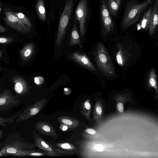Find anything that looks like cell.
I'll return each instance as SVG.
<instances>
[{
    "instance_id": "cell-26",
    "label": "cell",
    "mask_w": 158,
    "mask_h": 158,
    "mask_svg": "<svg viewBox=\"0 0 158 158\" xmlns=\"http://www.w3.org/2000/svg\"><path fill=\"white\" fill-rule=\"evenodd\" d=\"M19 114H16L8 118L0 117V126L6 127V124H10L14 123Z\"/></svg>"
},
{
    "instance_id": "cell-34",
    "label": "cell",
    "mask_w": 158,
    "mask_h": 158,
    "mask_svg": "<svg viewBox=\"0 0 158 158\" xmlns=\"http://www.w3.org/2000/svg\"><path fill=\"white\" fill-rule=\"evenodd\" d=\"M85 131L87 133L91 135H94L96 133V131L94 129L91 128L86 129Z\"/></svg>"
},
{
    "instance_id": "cell-21",
    "label": "cell",
    "mask_w": 158,
    "mask_h": 158,
    "mask_svg": "<svg viewBox=\"0 0 158 158\" xmlns=\"http://www.w3.org/2000/svg\"><path fill=\"white\" fill-rule=\"evenodd\" d=\"M44 153L36 150L30 149L22 151L14 154L13 156H40L45 155Z\"/></svg>"
},
{
    "instance_id": "cell-31",
    "label": "cell",
    "mask_w": 158,
    "mask_h": 158,
    "mask_svg": "<svg viewBox=\"0 0 158 158\" xmlns=\"http://www.w3.org/2000/svg\"><path fill=\"white\" fill-rule=\"evenodd\" d=\"M52 148L58 152L60 155H67L71 154H73V152L70 150H67L66 151H63L58 148H55L54 147L52 146Z\"/></svg>"
},
{
    "instance_id": "cell-42",
    "label": "cell",
    "mask_w": 158,
    "mask_h": 158,
    "mask_svg": "<svg viewBox=\"0 0 158 158\" xmlns=\"http://www.w3.org/2000/svg\"><path fill=\"white\" fill-rule=\"evenodd\" d=\"M0 11H1V4L0 3Z\"/></svg>"
},
{
    "instance_id": "cell-41",
    "label": "cell",
    "mask_w": 158,
    "mask_h": 158,
    "mask_svg": "<svg viewBox=\"0 0 158 158\" xmlns=\"http://www.w3.org/2000/svg\"><path fill=\"white\" fill-rule=\"evenodd\" d=\"M2 146V143H0V150H1Z\"/></svg>"
},
{
    "instance_id": "cell-5",
    "label": "cell",
    "mask_w": 158,
    "mask_h": 158,
    "mask_svg": "<svg viewBox=\"0 0 158 158\" xmlns=\"http://www.w3.org/2000/svg\"><path fill=\"white\" fill-rule=\"evenodd\" d=\"M47 100L43 98L27 107L21 114H19L15 120V123L28 119L38 114L46 104Z\"/></svg>"
},
{
    "instance_id": "cell-19",
    "label": "cell",
    "mask_w": 158,
    "mask_h": 158,
    "mask_svg": "<svg viewBox=\"0 0 158 158\" xmlns=\"http://www.w3.org/2000/svg\"><path fill=\"white\" fill-rule=\"evenodd\" d=\"M103 114V107L100 101H96L94 109L93 118L96 122L99 123L101 120Z\"/></svg>"
},
{
    "instance_id": "cell-30",
    "label": "cell",
    "mask_w": 158,
    "mask_h": 158,
    "mask_svg": "<svg viewBox=\"0 0 158 158\" xmlns=\"http://www.w3.org/2000/svg\"><path fill=\"white\" fill-rule=\"evenodd\" d=\"M44 81V79L42 76H39L34 78V81L37 85H40L42 84Z\"/></svg>"
},
{
    "instance_id": "cell-40",
    "label": "cell",
    "mask_w": 158,
    "mask_h": 158,
    "mask_svg": "<svg viewBox=\"0 0 158 158\" xmlns=\"http://www.w3.org/2000/svg\"><path fill=\"white\" fill-rule=\"evenodd\" d=\"M3 55V52L2 50H0V58Z\"/></svg>"
},
{
    "instance_id": "cell-2",
    "label": "cell",
    "mask_w": 158,
    "mask_h": 158,
    "mask_svg": "<svg viewBox=\"0 0 158 158\" xmlns=\"http://www.w3.org/2000/svg\"><path fill=\"white\" fill-rule=\"evenodd\" d=\"M151 2V0H146L140 3L135 0L128 2L122 17L121 22L122 28L123 29H127L137 21Z\"/></svg>"
},
{
    "instance_id": "cell-29",
    "label": "cell",
    "mask_w": 158,
    "mask_h": 158,
    "mask_svg": "<svg viewBox=\"0 0 158 158\" xmlns=\"http://www.w3.org/2000/svg\"><path fill=\"white\" fill-rule=\"evenodd\" d=\"M13 38L6 36H0V44H7L14 41Z\"/></svg>"
},
{
    "instance_id": "cell-32",
    "label": "cell",
    "mask_w": 158,
    "mask_h": 158,
    "mask_svg": "<svg viewBox=\"0 0 158 158\" xmlns=\"http://www.w3.org/2000/svg\"><path fill=\"white\" fill-rule=\"evenodd\" d=\"M117 107L118 111L120 112H123L124 111L123 104L121 102L117 103Z\"/></svg>"
},
{
    "instance_id": "cell-23",
    "label": "cell",
    "mask_w": 158,
    "mask_h": 158,
    "mask_svg": "<svg viewBox=\"0 0 158 158\" xmlns=\"http://www.w3.org/2000/svg\"><path fill=\"white\" fill-rule=\"evenodd\" d=\"M157 77L155 70L152 69L150 71L148 78V86L154 89L158 94Z\"/></svg>"
},
{
    "instance_id": "cell-25",
    "label": "cell",
    "mask_w": 158,
    "mask_h": 158,
    "mask_svg": "<svg viewBox=\"0 0 158 158\" xmlns=\"http://www.w3.org/2000/svg\"><path fill=\"white\" fill-rule=\"evenodd\" d=\"M12 13L17 17L23 23L30 28L32 27V25L30 20L24 14L21 12H12Z\"/></svg>"
},
{
    "instance_id": "cell-15",
    "label": "cell",
    "mask_w": 158,
    "mask_h": 158,
    "mask_svg": "<svg viewBox=\"0 0 158 158\" xmlns=\"http://www.w3.org/2000/svg\"><path fill=\"white\" fill-rule=\"evenodd\" d=\"M35 49V45L33 43H30L26 44L20 52V56L22 60L25 62L28 61L33 55Z\"/></svg>"
},
{
    "instance_id": "cell-20",
    "label": "cell",
    "mask_w": 158,
    "mask_h": 158,
    "mask_svg": "<svg viewBox=\"0 0 158 158\" xmlns=\"http://www.w3.org/2000/svg\"><path fill=\"white\" fill-rule=\"evenodd\" d=\"M80 106L81 112L82 115L86 119L89 120L91 110L90 100L87 99L81 103Z\"/></svg>"
},
{
    "instance_id": "cell-6",
    "label": "cell",
    "mask_w": 158,
    "mask_h": 158,
    "mask_svg": "<svg viewBox=\"0 0 158 158\" xmlns=\"http://www.w3.org/2000/svg\"><path fill=\"white\" fill-rule=\"evenodd\" d=\"M87 15V0H80L75 11V16L79 23V31L81 38L83 37L85 33Z\"/></svg>"
},
{
    "instance_id": "cell-24",
    "label": "cell",
    "mask_w": 158,
    "mask_h": 158,
    "mask_svg": "<svg viewBox=\"0 0 158 158\" xmlns=\"http://www.w3.org/2000/svg\"><path fill=\"white\" fill-rule=\"evenodd\" d=\"M37 13L40 19L44 21L46 19V14L43 0H39L36 3Z\"/></svg>"
},
{
    "instance_id": "cell-13",
    "label": "cell",
    "mask_w": 158,
    "mask_h": 158,
    "mask_svg": "<svg viewBox=\"0 0 158 158\" xmlns=\"http://www.w3.org/2000/svg\"><path fill=\"white\" fill-rule=\"evenodd\" d=\"M12 80L14 84V90L17 94L21 95L27 92V84L23 78L19 76H15L13 77Z\"/></svg>"
},
{
    "instance_id": "cell-38",
    "label": "cell",
    "mask_w": 158,
    "mask_h": 158,
    "mask_svg": "<svg viewBox=\"0 0 158 158\" xmlns=\"http://www.w3.org/2000/svg\"><path fill=\"white\" fill-rule=\"evenodd\" d=\"M11 156L10 154L3 152L0 151V156Z\"/></svg>"
},
{
    "instance_id": "cell-11",
    "label": "cell",
    "mask_w": 158,
    "mask_h": 158,
    "mask_svg": "<svg viewBox=\"0 0 158 158\" xmlns=\"http://www.w3.org/2000/svg\"><path fill=\"white\" fill-rule=\"evenodd\" d=\"M70 57L74 61L85 68L92 71H96L95 67L85 53L75 52L72 54Z\"/></svg>"
},
{
    "instance_id": "cell-14",
    "label": "cell",
    "mask_w": 158,
    "mask_h": 158,
    "mask_svg": "<svg viewBox=\"0 0 158 158\" xmlns=\"http://www.w3.org/2000/svg\"><path fill=\"white\" fill-rule=\"evenodd\" d=\"M57 119L60 123L65 124L70 129L78 127L81 123V121L77 118L66 115L60 116Z\"/></svg>"
},
{
    "instance_id": "cell-12",
    "label": "cell",
    "mask_w": 158,
    "mask_h": 158,
    "mask_svg": "<svg viewBox=\"0 0 158 158\" xmlns=\"http://www.w3.org/2000/svg\"><path fill=\"white\" fill-rule=\"evenodd\" d=\"M158 24V0H155L152 9L150 22L148 27L149 33L151 36L155 31Z\"/></svg>"
},
{
    "instance_id": "cell-33",
    "label": "cell",
    "mask_w": 158,
    "mask_h": 158,
    "mask_svg": "<svg viewBox=\"0 0 158 158\" xmlns=\"http://www.w3.org/2000/svg\"><path fill=\"white\" fill-rule=\"evenodd\" d=\"M95 149L98 152L102 151L104 149L103 146L101 144H98L96 145L94 147Z\"/></svg>"
},
{
    "instance_id": "cell-1",
    "label": "cell",
    "mask_w": 158,
    "mask_h": 158,
    "mask_svg": "<svg viewBox=\"0 0 158 158\" xmlns=\"http://www.w3.org/2000/svg\"><path fill=\"white\" fill-rule=\"evenodd\" d=\"M0 151L11 156L23 150L33 149L36 146L30 141L25 140L21 136L20 132L14 131L8 134L6 140L2 143Z\"/></svg>"
},
{
    "instance_id": "cell-27",
    "label": "cell",
    "mask_w": 158,
    "mask_h": 158,
    "mask_svg": "<svg viewBox=\"0 0 158 158\" xmlns=\"http://www.w3.org/2000/svg\"><path fill=\"white\" fill-rule=\"evenodd\" d=\"M100 13L101 18H104L110 15V12L106 0H102Z\"/></svg>"
},
{
    "instance_id": "cell-10",
    "label": "cell",
    "mask_w": 158,
    "mask_h": 158,
    "mask_svg": "<svg viewBox=\"0 0 158 158\" xmlns=\"http://www.w3.org/2000/svg\"><path fill=\"white\" fill-rule=\"evenodd\" d=\"M35 128L39 132L45 135L50 136L54 139L58 138L54 127L50 123L44 120H41L35 123Z\"/></svg>"
},
{
    "instance_id": "cell-17",
    "label": "cell",
    "mask_w": 158,
    "mask_h": 158,
    "mask_svg": "<svg viewBox=\"0 0 158 158\" xmlns=\"http://www.w3.org/2000/svg\"><path fill=\"white\" fill-rule=\"evenodd\" d=\"M152 9V8H149L144 13L140 21L139 24L138 25V28L143 29L144 30L148 29Z\"/></svg>"
},
{
    "instance_id": "cell-7",
    "label": "cell",
    "mask_w": 158,
    "mask_h": 158,
    "mask_svg": "<svg viewBox=\"0 0 158 158\" xmlns=\"http://www.w3.org/2000/svg\"><path fill=\"white\" fill-rule=\"evenodd\" d=\"M4 14L5 17L4 20L10 27L24 33H29L31 31V28L23 23L11 11L6 10Z\"/></svg>"
},
{
    "instance_id": "cell-18",
    "label": "cell",
    "mask_w": 158,
    "mask_h": 158,
    "mask_svg": "<svg viewBox=\"0 0 158 158\" xmlns=\"http://www.w3.org/2000/svg\"><path fill=\"white\" fill-rule=\"evenodd\" d=\"M76 23L74 24L70 35L69 46L71 47L75 45H80L81 41L77 31Z\"/></svg>"
},
{
    "instance_id": "cell-36",
    "label": "cell",
    "mask_w": 158,
    "mask_h": 158,
    "mask_svg": "<svg viewBox=\"0 0 158 158\" xmlns=\"http://www.w3.org/2000/svg\"><path fill=\"white\" fill-rule=\"evenodd\" d=\"M64 92L66 95L69 94L71 93V90L68 88H65L64 89Z\"/></svg>"
},
{
    "instance_id": "cell-9",
    "label": "cell",
    "mask_w": 158,
    "mask_h": 158,
    "mask_svg": "<svg viewBox=\"0 0 158 158\" xmlns=\"http://www.w3.org/2000/svg\"><path fill=\"white\" fill-rule=\"evenodd\" d=\"M32 137L34 144L36 147L45 151L46 155L52 156L60 155L52 148L51 145L48 143L35 131L33 132Z\"/></svg>"
},
{
    "instance_id": "cell-37",
    "label": "cell",
    "mask_w": 158,
    "mask_h": 158,
    "mask_svg": "<svg viewBox=\"0 0 158 158\" xmlns=\"http://www.w3.org/2000/svg\"><path fill=\"white\" fill-rule=\"evenodd\" d=\"M6 28L0 25V33H3L6 31Z\"/></svg>"
},
{
    "instance_id": "cell-4",
    "label": "cell",
    "mask_w": 158,
    "mask_h": 158,
    "mask_svg": "<svg viewBox=\"0 0 158 158\" xmlns=\"http://www.w3.org/2000/svg\"><path fill=\"white\" fill-rule=\"evenodd\" d=\"M73 0H67L60 18L58 32L55 40L56 47H59L64 40L66 28L71 15Z\"/></svg>"
},
{
    "instance_id": "cell-39",
    "label": "cell",
    "mask_w": 158,
    "mask_h": 158,
    "mask_svg": "<svg viewBox=\"0 0 158 158\" xmlns=\"http://www.w3.org/2000/svg\"><path fill=\"white\" fill-rule=\"evenodd\" d=\"M3 134V131L0 130V139H1L2 138Z\"/></svg>"
},
{
    "instance_id": "cell-28",
    "label": "cell",
    "mask_w": 158,
    "mask_h": 158,
    "mask_svg": "<svg viewBox=\"0 0 158 158\" xmlns=\"http://www.w3.org/2000/svg\"><path fill=\"white\" fill-rule=\"evenodd\" d=\"M56 146L61 149L66 150L72 151L76 149L74 145L68 143H57L56 144Z\"/></svg>"
},
{
    "instance_id": "cell-22",
    "label": "cell",
    "mask_w": 158,
    "mask_h": 158,
    "mask_svg": "<svg viewBox=\"0 0 158 158\" xmlns=\"http://www.w3.org/2000/svg\"><path fill=\"white\" fill-rule=\"evenodd\" d=\"M122 0H107V5L109 12L114 16L116 15Z\"/></svg>"
},
{
    "instance_id": "cell-16",
    "label": "cell",
    "mask_w": 158,
    "mask_h": 158,
    "mask_svg": "<svg viewBox=\"0 0 158 158\" xmlns=\"http://www.w3.org/2000/svg\"><path fill=\"white\" fill-rule=\"evenodd\" d=\"M102 27V32L105 35L109 33L113 30L114 25L112 19L110 15L108 17L101 18Z\"/></svg>"
},
{
    "instance_id": "cell-3",
    "label": "cell",
    "mask_w": 158,
    "mask_h": 158,
    "mask_svg": "<svg viewBox=\"0 0 158 158\" xmlns=\"http://www.w3.org/2000/svg\"><path fill=\"white\" fill-rule=\"evenodd\" d=\"M95 59L98 69L104 75L110 77L114 75L113 63L105 46L100 43L97 45Z\"/></svg>"
},
{
    "instance_id": "cell-8",
    "label": "cell",
    "mask_w": 158,
    "mask_h": 158,
    "mask_svg": "<svg viewBox=\"0 0 158 158\" xmlns=\"http://www.w3.org/2000/svg\"><path fill=\"white\" fill-rule=\"evenodd\" d=\"M22 100L16 98L10 90L3 91L0 94V111H6L15 107Z\"/></svg>"
},
{
    "instance_id": "cell-35",
    "label": "cell",
    "mask_w": 158,
    "mask_h": 158,
    "mask_svg": "<svg viewBox=\"0 0 158 158\" xmlns=\"http://www.w3.org/2000/svg\"><path fill=\"white\" fill-rule=\"evenodd\" d=\"M68 127L65 124H61V125L60 126V128L62 131H64L67 130L68 129Z\"/></svg>"
}]
</instances>
